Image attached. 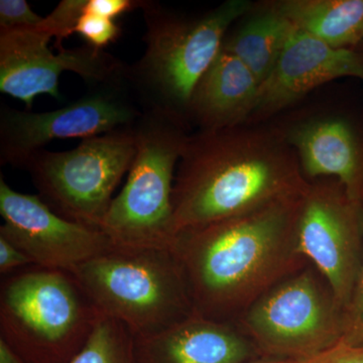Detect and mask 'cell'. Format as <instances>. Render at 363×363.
Masks as SVG:
<instances>
[{"instance_id":"obj_11","label":"cell","mask_w":363,"mask_h":363,"mask_svg":"<svg viewBox=\"0 0 363 363\" xmlns=\"http://www.w3.org/2000/svg\"><path fill=\"white\" fill-rule=\"evenodd\" d=\"M52 38L40 26L0 30V91L23 101L28 111L39 95L61 99L64 72L78 74L90 87L126 81L128 66L109 52L86 44L60 47L54 54L49 48Z\"/></svg>"},{"instance_id":"obj_26","label":"cell","mask_w":363,"mask_h":363,"mask_svg":"<svg viewBox=\"0 0 363 363\" xmlns=\"http://www.w3.org/2000/svg\"><path fill=\"white\" fill-rule=\"evenodd\" d=\"M33 266L30 259L16 245L0 236V274L9 276L13 272Z\"/></svg>"},{"instance_id":"obj_23","label":"cell","mask_w":363,"mask_h":363,"mask_svg":"<svg viewBox=\"0 0 363 363\" xmlns=\"http://www.w3.org/2000/svg\"><path fill=\"white\" fill-rule=\"evenodd\" d=\"M44 18L33 11L26 0L0 1V30L38 28Z\"/></svg>"},{"instance_id":"obj_10","label":"cell","mask_w":363,"mask_h":363,"mask_svg":"<svg viewBox=\"0 0 363 363\" xmlns=\"http://www.w3.org/2000/svg\"><path fill=\"white\" fill-rule=\"evenodd\" d=\"M300 252L330 284L344 310L363 259L362 207L334 178L310 181L298 206Z\"/></svg>"},{"instance_id":"obj_3","label":"cell","mask_w":363,"mask_h":363,"mask_svg":"<svg viewBox=\"0 0 363 363\" xmlns=\"http://www.w3.org/2000/svg\"><path fill=\"white\" fill-rule=\"evenodd\" d=\"M252 7L248 0H227L189 18L157 2L145 1V52L126 72L131 94L143 112H160L186 123L196 85L220 52L231 25Z\"/></svg>"},{"instance_id":"obj_24","label":"cell","mask_w":363,"mask_h":363,"mask_svg":"<svg viewBox=\"0 0 363 363\" xmlns=\"http://www.w3.org/2000/svg\"><path fill=\"white\" fill-rule=\"evenodd\" d=\"M293 363H363V344L339 341L317 354L294 360Z\"/></svg>"},{"instance_id":"obj_12","label":"cell","mask_w":363,"mask_h":363,"mask_svg":"<svg viewBox=\"0 0 363 363\" xmlns=\"http://www.w3.org/2000/svg\"><path fill=\"white\" fill-rule=\"evenodd\" d=\"M0 236L16 245L33 266L73 272L114 247L101 229L68 220L39 195L23 194L0 178Z\"/></svg>"},{"instance_id":"obj_17","label":"cell","mask_w":363,"mask_h":363,"mask_svg":"<svg viewBox=\"0 0 363 363\" xmlns=\"http://www.w3.org/2000/svg\"><path fill=\"white\" fill-rule=\"evenodd\" d=\"M245 16L233 33H227L221 49L240 59L262 84L297 30L272 2L257 11L252 7Z\"/></svg>"},{"instance_id":"obj_5","label":"cell","mask_w":363,"mask_h":363,"mask_svg":"<svg viewBox=\"0 0 363 363\" xmlns=\"http://www.w3.org/2000/svg\"><path fill=\"white\" fill-rule=\"evenodd\" d=\"M72 274L97 309L121 322L135 338L154 335L194 314L173 247L114 245Z\"/></svg>"},{"instance_id":"obj_19","label":"cell","mask_w":363,"mask_h":363,"mask_svg":"<svg viewBox=\"0 0 363 363\" xmlns=\"http://www.w3.org/2000/svg\"><path fill=\"white\" fill-rule=\"evenodd\" d=\"M68 363H135V338L121 322L101 313L87 342Z\"/></svg>"},{"instance_id":"obj_22","label":"cell","mask_w":363,"mask_h":363,"mask_svg":"<svg viewBox=\"0 0 363 363\" xmlns=\"http://www.w3.org/2000/svg\"><path fill=\"white\" fill-rule=\"evenodd\" d=\"M340 341L350 344H363V259L352 295L343 310V336Z\"/></svg>"},{"instance_id":"obj_14","label":"cell","mask_w":363,"mask_h":363,"mask_svg":"<svg viewBox=\"0 0 363 363\" xmlns=\"http://www.w3.org/2000/svg\"><path fill=\"white\" fill-rule=\"evenodd\" d=\"M308 181L334 178L363 207V133L350 119L324 116L283 130Z\"/></svg>"},{"instance_id":"obj_9","label":"cell","mask_w":363,"mask_h":363,"mask_svg":"<svg viewBox=\"0 0 363 363\" xmlns=\"http://www.w3.org/2000/svg\"><path fill=\"white\" fill-rule=\"evenodd\" d=\"M142 116L128 81L92 86L76 101L42 113L1 105L0 161L23 168L32 155L52 140L106 135L130 128Z\"/></svg>"},{"instance_id":"obj_8","label":"cell","mask_w":363,"mask_h":363,"mask_svg":"<svg viewBox=\"0 0 363 363\" xmlns=\"http://www.w3.org/2000/svg\"><path fill=\"white\" fill-rule=\"evenodd\" d=\"M133 125L84 138L67 152L38 150L23 168L52 211L100 229L113 201L112 194L135 157Z\"/></svg>"},{"instance_id":"obj_21","label":"cell","mask_w":363,"mask_h":363,"mask_svg":"<svg viewBox=\"0 0 363 363\" xmlns=\"http://www.w3.org/2000/svg\"><path fill=\"white\" fill-rule=\"evenodd\" d=\"M74 33L84 38L86 43L97 49L104 50L121 37V28L116 21L96 14L84 13L79 18Z\"/></svg>"},{"instance_id":"obj_16","label":"cell","mask_w":363,"mask_h":363,"mask_svg":"<svg viewBox=\"0 0 363 363\" xmlns=\"http://www.w3.org/2000/svg\"><path fill=\"white\" fill-rule=\"evenodd\" d=\"M260 82L240 59L221 49L196 85L188 108L201 130H222L247 124Z\"/></svg>"},{"instance_id":"obj_18","label":"cell","mask_w":363,"mask_h":363,"mask_svg":"<svg viewBox=\"0 0 363 363\" xmlns=\"http://www.w3.org/2000/svg\"><path fill=\"white\" fill-rule=\"evenodd\" d=\"M274 7L296 30L334 49L363 44V0H281Z\"/></svg>"},{"instance_id":"obj_25","label":"cell","mask_w":363,"mask_h":363,"mask_svg":"<svg viewBox=\"0 0 363 363\" xmlns=\"http://www.w3.org/2000/svg\"><path fill=\"white\" fill-rule=\"evenodd\" d=\"M145 0H85L84 13L116 21L121 14L142 9Z\"/></svg>"},{"instance_id":"obj_6","label":"cell","mask_w":363,"mask_h":363,"mask_svg":"<svg viewBox=\"0 0 363 363\" xmlns=\"http://www.w3.org/2000/svg\"><path fill=\"white\" fill-rule=\"evenodd\" d=\"M133 130L135 160L125 186L112 201L100 229L117 247H173L174 183L189 138L185 123L145 111Z\"/></svg>"},{"instance_id":"obj_13","label":"cell","mask_w":363,"mask_h":363,"mask_svg":"<svg viewBox=\"0 0 363 363\" xmlns=\"http://www.w3.org/2000/svg\"><path fill=\"white\" fill-rule=\"evenodd\" d=\"M342 77L363 81V50L334 49L297 30L260 84L257 104L247 123L277 113L315 88Z\"/></svg>"},{"instance_id":"obj_4","label":"cell","mask_w":363,"mask_h":363,"mask_svg":"<svg viewBox=\"0 0 363 363\" xmlns=\"http://www.w3.org/2000/svg\"><path fill=\"white\" fill-rule=\"evenodd\" d=\"M101 312L72 272L30 266L2 278L0 338L28 363H68Z\"/></svg>"},{"instance_id":"obj_27","label":"cell","mask_w":363,"mask_h":363,"mask_svg":"<svg viewBox=\"0 0 363 363\" xmlns=\"http://www.w3.org/2000/svg\"><path fill=\"white\" fill-rule=\"evenodd\" d=\"M0 363H28L23 359V357H21L18 353L16 352L4 340V339L0 338Z\"/></svg>"},{"instance_id":"obj_15","label":"cell","mask_w":363,"mask_h":363,"mask_svg":"<svg viewBox=\"0 0 363 363\" xmlns=\"http://www.w3.org/2000/svg\"><path fill=\"white\" fill-rule=\"evenodd\" d=\"M259 357L238 325L196 314L154 335L135 338V363H247Z\"/></svg>"},{"instance_id":"obj_7","label":"cell","mask_w":363,"mask_h":363,"mask_svg":"<svg viewBox=\"0 0 363 363\" xmlns=\"http://www.w3.org/2000/svg\"><path fill=\"white\" fill-rule=\"evenodd\" d=\"M235 324L260 357L298 360L342 339L343 309L330 284L309 264L260 296Z\"/></svg>"},{"instance_id":"obj_2","label":"cell","mask_w":363,"mask_h":363,"mask_svg":"<svg viewBox=\"0 0 363 363\" xmlns=\"http://www.w3.org/2000/svg\"><path fill=\"white\" fill-rule=\"evenodd\" d=\"M309 182L283 130L247 128L189 136L174 183V229L234 218L301 196Z\"/></svg>"},{"instance_id":"obj_28","label":"cell","mask_w":363,"mask_h":363,"mask_svg":"<svg viewBox=\"0 0 363 363\" xmlns=\"http://www.w3.org/2000/svg\"><path fill=\"white\" fill-rule=\"evenodd\" d=\"M294 360L279 359V358L259 357L247 363H293Z\"/></svg>"},{"instance_id":"obj_20","label":"cell","mask_w":363,"mask_h":363,"mask_svg":"<svg viewBox=\"0 0 363 363\" xmlns=\"http://www.w3.org/2000/svg\"><path fill=\"white\" fill-rule=\"evenodd\" d=\"M84 6L85 0H63L40 23V28L56 39L57 48L62 47L64 39L74 35Z\"/></svg>"},{"instance_id":"obj_1","label":"cell","mask_w":363,"mask_h":363,"mask_svg":"<svg viewBox=\"0 0 363 363\" xmlns=\"http://www.w3.org/2000/svg\"><path fill=\"white\" fill-rule=\"evenodd\" d=\"M302 195L176 236L194 314L235 323L272 286L310 264L298 245Z\"/></svg>"}]
</instances>
